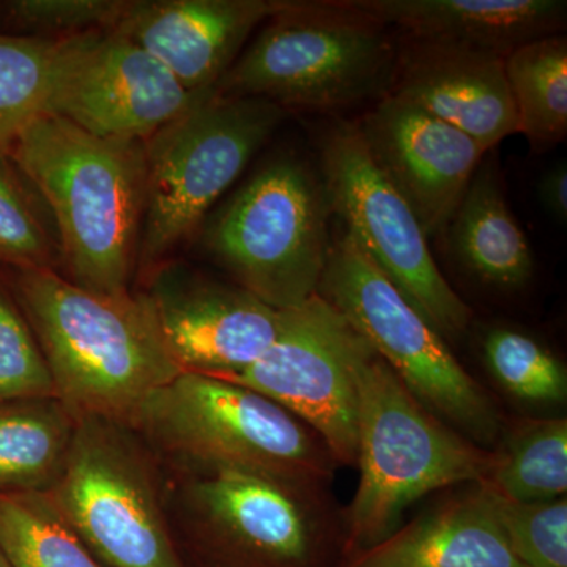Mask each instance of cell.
<instances>
[{"mask_svg": "<svg viewBox=\"0 0 567 567\" xmlns=\"http://www.w3.org/2000/svg\"><path fill=\"white\" fill-rule=\"evenodd\" d=\"M7 153L50 208L66 279L107 297L132 293L144 207V142L95 136L43 114Z\"/></svg>", "mask_w": 567, "mask_h": 567, "instance_id": "6da1fadb", "label": "cell"}, {"mask_svg": "<svg viewBox=\"0 0 567 567\" xmlns=\"http://www.w3.org/2000/svg\"><path fill=\"white\" fill-rule=\"evenodd\" d=\"M9 289L35 334L55 394L78 421L128 425L148 395L181 374L140 295L89 292L50 268L11 270Z\"/></svg>", "mask_w": 567, "mask_h": 567, "instance_id": "7a4b0ae2", "label": "cell"}, {"mask_svg": "<svg viewBox=\"0 0 567 567\" xmlns=\"http://www.w3.org/2000/svg\"><path fill=\"white\" fill-rule=\"evenodd\" d=\"M241 51L216 95L334 111L393 89L399 47L385 25L342 2H282Z\"/></svg>", "mask_w": 567, "mask_h": 567, "instance_id": "3957f363", "label": "cell"}, {"mask_svg": "<svg viewBox=\"0 0 567 567\" xmlns=\"http://www.w3.org/2000/svg\"><path fill=\"white\" fill-rule=\"evenodd\" d=\"M494 462L495 453L429 412L375 354L360 380V483L342 518L346 558L393 535L406 507L431 492L483 483Z\"/></svg>", "mask_w": 567, "mask_h": 567, "instance_id": "277c9868", "label": "cell"}, {"mask_svg": "<svg viewBox=\"0 0 567 567\" xmlns=\"http://www.w3.org/2000/svg\"><path fill=\"white\" fill-rule=\"evenodd\" d=\"M128 427L199 475L233 470L319 487L334 475L330 451L308 425L215 377L178 374L142 402Z\"/></svg>", "mask_w": 567, "mask_h": 567, "instance_id": "5b68a950", "label": "cell"}, {"mask_svg": "<svg viewBox=\"0 0 567 567\" xmlns=\"http://www.w3.org/2000/svg\"><path fill=\"white\" fill-rule=\"evenodd\" d=\"M284 117L267 100L213 92L144 141L140 268L164 262L204 223Z\"/></svg>", "mask_w": 567, "mask_h": 567, "instance_id": "8992f818", "label": "cell"}, {"mask_svg": "<svg viewBox=\"0 0 567 567\" xmlns=\"http://www.w3.org/2000/svg\"><path fill=\"white\" fill-rule=\"evenodd\" d=\"M323 181L301 159L265 164L204 230L208 252L254 297L278 311L317 295L331 237Z\"/></svg>", "mask_w": 567, "mask_h": 567, "instance_id": "52a82bcc", "label": "cell"}, {"mask_svg": "<svg viewBox=\"0 0 567 567\" xmlns=\"http://www.w3.org/2000/svg\"><path fill=\"white\" fill-rule=\"evenodd\" d=\"M317 293L364 336L429 412L477 445L495 442L499 415L486 391L349 234L331 240Z\"/></svg>", "mask_w": 567, "mask_h": 567, "instance_id": "ba28073f", "label": "cell"}, {"mask_svg": "<svg viewBox=\"0 0 567 567\" xmlns=\"http://www.w3.org/2000/svg\"><path fill=\"white\" fill-rule=\"evenodd\" d=\"M52 502L107 567H185L171 537L155 468L128 425L78 421Z\"/></svg>", "mask_w": 567, "mask_h": 567, "instance_id": "9c48e42d", "label": "cell"}, {"mask_svg": "<svg viewBox=\"0 0 567 567\" xmlns=\"http://www.w3.org/2000/svg\"><path fill=\"white\" fill-rule=\"evenodd\" d=\"M375 350L319 293L281 311L274 344L226 382L271 399L308 425L336 465L357 464L360 380Z\"/></svg>", "mask_w": 567, "mask_h": 567, "instance_id": "30bf717a", "label": "cell"}, {"mask_svg": "<svg viewBox=\"0 0 567 567\" xmlns=\"http://www.w3.org/2000/svg\"><path fill=\"white\" fill-rule=\"evenodd\" d=\"M328 203L346 233L440 334L456 338L472 309L447 284L404 197L380 171L354 123H339L322 142Z\"/></svg>", "mask_w": 567, "mask_h": 567, "instance_id": "8fae6325", "label": "cell"}, {"mask_svg": "<svg viewBox=\"0 0 567 567\" xmlns=\"http://www.w3.org/2000/svg\"><path fill=\"white\" fill-rule=\"evenodd\" d=\"M188 499L229 567H338L346 558L322 487L226 470L197 476Z\"/></svg>", "mask_w": 567, "mask_h": 567, "instance_id": "7c38bea8", "label": "cell"}, {"mask_svg": "<svg viewBox=\"0 0 567 567\" xmlns=\"http://www.w3.org/2000/svg\"><path fill=\"white\" fill-rule=\"evenodd\" d=\"M203 96L140 44L96 29L58 40L44 114L95 136L144 142Z\"/></svg>", "mask_w": 567, "mask_h": 567, "instance_id": "4fadbf2b", "label": "cell"}, {"mask_svg": "<svg viewBox=\"0 0 567 567\" xmlns=\"http://www.w3.org/2000/svg\"><path fill=\"white\" fill-rule=\"evenodd\" d=\"M140 298L181 374L221 380L240 374L274 344L281 323V311L244 287L182 264L152 268Z\"/></svg>", "mask_w": 567, "mask_h": 567, "instance_id": "5bb4252c", "label": "cell"}, {"mask_svg": "<svg viewBox=\"0 0 567 567\" xmlns=\"http://www.w3.org/2000/svg\"><path fill=\"white\" fill-rule=\"evenodd\" d=\"M357 128L425 237L445 234L486 148L393 93L379 100Z\"/></svg>", "mask_w": 567, "mask_h": 567, "instance_id": "9a60e30c", "label": "cell"}, {"mask_svg": "<svg viewBox=\"0 0 567 567\" xmlns=\"http://www.w3.org/2000/svg\"><path fill=\"white\" fill-rule=\"evenodd\" d=\"M282 0H126L112 31L144 48L193 95L215 92Z\"/></svg>", "mask_w": 567, "mask_h": 567, "instance_id": "2e32d148", "label": "cell"}, {"mask_svg": "<svg viewBox=\"0 0 567 567\" xmlns=\"http://www.w3.org/2000/svg\"><path fill=\"white\" fill-rule=\"evenodd\" d=\"M483 145L518 133L505 59L406 39L391 92Z\"/></svg>", "mask_w": 567, "mask_h": 567, "instance_id": "e0dca14e", "label": "cell"}, {"mask_svg": "<svg viewBox=\"0 0 567 567\" xmlns=\"http://www.w3.org/2000/svg\"><path fill=\"white\" fill-rule=\"evenodd\" d=\"M406 39L505 59L529 41L566 28L565 0H349Z\"/></svg>", "mask_w": 567, "mask_h": 567, "instance_id": "ac0fdd59", "label": "cell"}, {"mask_svg": "<svg viewBox=\"0 0 567 567\" xmlns=\"http://www.w3.org/2000/svg\"><path fill=\"white\" fill-rule=\"evenodd\" d=\"M338 567H525L511 550L486 484L421 514Z\"/></svg>", "mask_w": 567, "mask_h": 567, "instance_id": "d6986e66", "label": "cell"}, {"mask_svg": "<svg viewBox=\"0 0 567 567\" xmlns=\"http://www.w3.org/2000/svg\"><path fill=\"white\" fill-rule=\"evenodd\" d=\"M445 234L458 262L498 289H518L535 271L532 245L506 203L495 158L484 156L477 166Z\"/></svg>", "mask_w": 567, "mask_h": 567, "instance_id": "ffe728a7", "label": "cell"}, {"mask_svg": "<svg viewBox=\"0 0 567 567\" xmlns=\"http://www.w3.org/2000/svg\"><path fill=\"white\" fill-rule=\"evenodd\" d=\"M76 425L58 395L0 402V495L48 494L62 475Z\"/></svg>", "mask_w": 567, "mask_h": 567, "instance_id": "44dd1931", "label": "cell"}, {"mask_svg": "<svg viewBox=\"0 0 567 567\" xmlns=\"http://www.w3.org/2000/svg\"><path fill=\"white\" fill-rule=\"evenodd\" d=\"M505 74L518 118V133L533 147H551L567 134V39L544 37L505 58Z\"/></svg>", "mask_w": 567, "mask_h": 567, "instance_id": "7402d4cb", "label": "cell"}, {"mask_svg": "<svg viewBox=\"0 0 567 567\" xmlns=\"http://www.w3.org/2000/svg\"><path fill=\"white\" fill-rule=\"evenodd\" d=\"M483 484L505 502L536 503L566 496L565 417L518 424L495 453L494 466Z\"/></svg>", "mask_w": 567, "mask_h": 567, "instance_id": "603a6c76", "label": "cell"}, {"mask_svg": "<svg viewBox=\"0 0 567 567\" xmlns=\"http://www.w3.org/2000/svg\"><path fill=\"white\" fill-rule=\"evenodd\" d=\"M0 547L10 567H104L50 494L0 495Z\"/></svg>", "mask_w": 567, "mask_h": 567, "instance_id": "cb8c5ba5", "label": "cell"}, {"mask_svg": "<svg viewBox=\"0 0 567 567\" xmlns=\"http://www.w3.org/2000/svg\"><path fill=\"white\" fill-rule=\"evenodd\" d=\"M0 264L50 268L62 264L61 241L47 203L7 152L0 151Z\"/></svg>", "mask_w": 567, "mask_h": 567, "instance_id": "d4e9b609", "label": "cell"}, {"mask_svg": "<svg viewBox=\"0 0 567 567\" xmlns=\"http://www.w3.org/2000/svg\"><path fill=\"white\" fill-rule=\"evenodd\" d=\"M59 39L0 32V151L47 111L51 65Z\"/></svg>", "mask_w": 567, "mask_h": 567, "instance_id": "484cf974", "label": "cell"}, {"mask_svg": "<svg viewBox=\"0 0 567 567\" xmlns=\"http://www.w3.org/2000/svg\"><path fill=\"white\" fill-rule=\"evenodd\" d=\"M484 357L495 379L522 401L561 404L567 398L565 365L532 336L495 328L484 339Z\"/></svg>", "mask_w": 567, "mask_h": 567, "instance_id": "4316f807", "label": "cell"}, {"mask_svg": "<svg viewBox=\"0 0 567 567\" xmlns=\"http://www.w3.org/2000/svg\"><path fill=\"white\" fill-rule=\"evenodd\" d=\"M54 382L31 324L0 281V402L48 398Z\"/></svg>", "mask_w": 567, "mask_h": 567, "instance_id": "83f0119b", "label": "cell"}, {"mask_svg": "<svg viewBox=\"0 0 567 567\" xmlns=\"http://www.w3.org/2000/svg\"><path fill=\"white\" fill-rule=\"evenodd\" d=\"M496 499L507 544L522 565L567 567L566 496L536 503Z\"/></svg>", "mask_w": 567, "mask_h": 567, "instance_id": "f1b7e54d", "label": "cell"}, {"mask_svg": "<svg viewBox=\"0 0 567 567\" xmlns=\"http://www.w3.org/2000/svg\"><path fill=\"white\" fill-rule=\"evenodd\" d=\"M126 0H11L2 3L7 18L32 35L63 37L112 29L125 9Z\"/></svg>", "mask_w": 567, "mask_h": 567, "instance_id": "f546056e", "label": "cell"}, {"mask_svg": "<svg viewBox=\"0 0 567 567\" xmlns=\"http://www.w3.org/2000/svg\"><path fill=\"white\" fill-rule=\"evenodd\" d=\"M537 199L544 210L557 219L567 221V166L566 162L555 164L537 183Z\"/></svg>", "mask_w": 567, "mask_h": 567, "instance_id": "4dcf8cb0", "label": "cell"}, {"mask_svg": "<svg viewBox=\"0 0 567 567\" xmlns=\"http://www.w3.org/2000/svg\"><path fill=\"white\" fill-rule=\"evenodd\" d=\"M0 567H10L9 559L3 554L2 547H0Z\"/></svg>", "mask_w": 567, "mask_h": 567, "instance_id": "1f68e13d", "label": "cell"}]
</instances>
